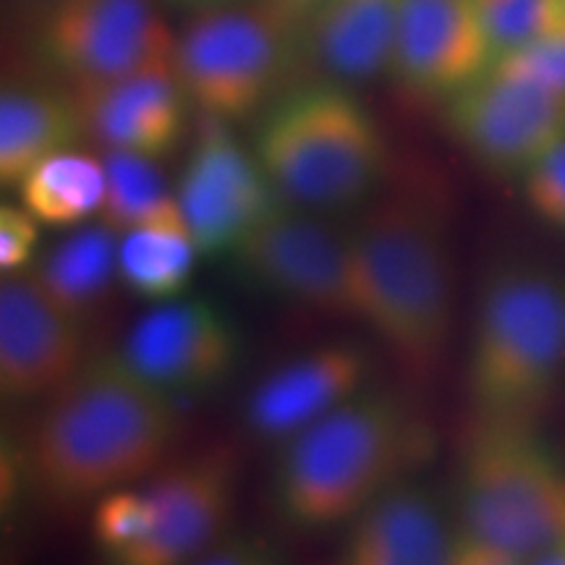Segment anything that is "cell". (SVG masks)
Masks as SVG:
<instances>
[{
  "mask_svg": "<svg viewBox=\"0 0 565 565\" xmlns=\"http://www.w3.org/2000/svg\"><path fill=\"white\" fill-rule=\"evenodd\" d=\"M296 45L299 40L263 0L215 6L196 13L175 38L173 71L204 118L238 124L259 116L280 95Z\"/></svg>",
  "mask_w": 565,
  "mask_h": 565,
  "instance_id": "52a82bcc",
  "label": "cell"
},
{
  "mask_svg": "<svg viewBox=\"0 0 565 565\" xmlns=\"http://www.w3.org/2000/svg\"><path fill=\"white\" fill-rule=\"evenodd\" d=\"M40 225L38 217L21 202L0 207V267L3 273L26 270L34 263Z\"/></svg>",
  "mask_w": 565,
  "mask_h": 565,
  "instance_id": "f1b7e54d",
  "label": "cell"
},
{
  "mask_svg": "<svg viewBox=\"0 0 565 565\" xmlns=\"http://www.w3.org/2000/svg\"><path fill=\"white\" fill-rule=\"evenodd\" d=\"M526 565H565V545L555 547V550H547V553H542V555H536L534 561H529Z\"/></svg>",
  "mask_w": 565,
  "mask_h": 565,
  "instance_id": "836d02e7",
  "label": "cell"
},
{
  "mask_svg": "<svg viewBox=\"0 0 565 565\" xmlns=\"http://www.w3.org/2000/svg\"><path fill=\"white\" fill-rule=\"evenodd\" d=\"M565 377V275L540 263L494 267L466 353L477 419L534 422Z\"/></svg>",
  "mask_w": 565,
  "mask_h": 565,
  "instance_id": "5b68a950",
  "label": "cell"
},
{
  "mask_svg": "<svg viewBox=\"0 0 565 565\" xmlns=\"http://www.w3.org/2000/svg\"><path fill=\"white\" fill-rule=\"evenodd\" d=\"M448 565H526V563L503 553V550L487 545V542H479L475 536L463 534L461 529H458V540Z\"/></svg>",
  "mask_w": 565,
  "mask_h": 565,
  "instance_id": "4dcf8cb0",
  "label": "cell"
},
{
  "mask_svg": "<svg viewBox=\"0 0 565 565\" xmlns=\"http://www.w3.org/2000/svg\"><path fill=\"white\" fill-rule=\"evenodd\" d=\"M105 202L97 221L124 233L139 228H181L189 231L179 194L162 181L154 160L131 152L105 154Z\"/></svg>",
  "mask_w": 565,
  "mask_h": 565,
  "instance_id": "603a6c76",
  "label": "cell"
},
{
  "mask_svg": "<svg viewBox=\"0 0 565 565\" xmlns=\"http://www.w3.org/2000/svg\"><path fill=\"white\" fill-rule=\"evenodd\" d=\"M362 322L406 372H435L454 330V257L443 215L422 196L370 200L349 223Z\"/></svg>",
  "mask_w": 565,
  "mask_h": 565,
  "instance_id": "3957f363",
  "label": "cell"
},
{
  "mask_svg": "<svg viewBox=\"0 0 565 565\" xmlns=\"http://www.w3.org/2000/svg\"><path fill=\"white\" fill-rule=\"evenodd\" d=\"M194 565H280V561L259 536L223 534Z\"/></svg>",
  "mask_w": 565,
  "mask_h": 565,
  "instance_id": "f546056e",
  "label": "cell"
},
{
  "mask_svg": "<svg viewBox=\"0 0 565 565\" xmlns=\"http://www.w3.org/2000/svg\"><path fill=\"white\" fill-rule=\"evenodd\" d=\"M524 194L540 221L565 231V139L524 175Z\"/></svg>",
  "mask_w": 565,
  "mask_h": 565,
  "instance_id": "83f0119b",
  "label": "cell"
},
{
  "mask_svg": "<svg viewBox=\"0 0 565 565\" xmlns=\"http://www.w3.org/2000/svg\"><path fill=\"white\" fill-rule=\"evenodd\" d=\"M429 454V427L404 393L370 385L280 443L273 492L301 529L349 524Z\"/></svg>",
  "mask_w": 565,
  "mask_h": 565,
  "instance_id": "7a4b0ae2",
  "label": "cell"
},
{
  "mask_svg": "<svg viewBox=\"0 0 565 565\" xmlns=\"http://www.w3.org/2000/svg\"><path fill=\"white\" fill-rule=\"evenodd\" d=\"M175 194L204 257H231L282 200L257 154L236 139L231 124L204 116Z\"/></svg>",
  "mask_w": 565,
  "mask_h": 565,
  "instance_id": "8fae6325",
  "label": "cell"
},
{
  "mask_svg": "<svg viewBox=\"0 0 565 565\" xmlns=\"http://www.w3.org/2000/svg\"><path fill=\"white\" fill-rule=\"evenodd\" d=\"M87 324L42 286L32 267L0 282V393L47 398L89 359Z\"/></svg>",
  "mask_w": 565,
  "mask_h": 565,
  "instance_id": "4fadbf2b",
  "label": "cell"
},
{
  "mask_svg": "<svg viewBox=\"0 0 565 565\" xmlns=\"http://www.w3.org/2000/svg\"><path fill=\"white\" fill-rule=\"evenodd\" d=\"M252 150L286 202L312 212L364 207L383 183V129L343 82L282 89L257 116Z\"/></svg>",
  "mask_w": 565,
  "mask_h": 565,
  "instance_id": "277c9868",
  "label": "cell"
},
{
  "mask_svg": "<svg viewBox=\"0 0 565 565\" xmlns=\"http://www.w3.org/2000/svg\"><path fill=\"white\" fill-rule=\"evenodd\" d=\"M492 63L553 30L565 17V0H479Z\"/></svg>",
  "mask_w": 565,
  "mask_h": 565,
  "instance_id": "d4e9b609",
  "label": "cell"
},
{
  "mask_svg": "<svg viewBox=\"0 0 565 565\" xmlns=\"http://www.w3.org/2000/svg\"><path fill=\"white\" fill-rule=\"evenodd\" d=\"M196 257L200 249L189 231L139 228L121 236L118 275L139 299L166 303L186 294Z\"/></svg>",
  "mask_w": 565,
  "mask_h": 565,
  "instance_id": "cb8c5ba5",
  "label": "cell"
},
{
  "mask_svg": "<svg viewBox=\"0 0 565 565\" xmlns=\"http://www.w3.org/2000/svg\"><path fill=\"white\" fill-rule=\"evenodd\" d=\"M238 484V458L225 445L158 471L150 494V529L139 542L108 555V565H194L228 529Z\"/></svg>",
  "mask_w": 565,
  "mask_h": 565,
  "instance_id": "7c38bea8",
  "label": "cell"
},
{
  "mask_svg": "<svg viewBox=\"0 0 565 565\" xmlns=\"http://www.w3.org/2000/svg\"><path fill=\"white\" fill-rule=\"evenodd\" d=\"M118 249L121 236L97 221L71 231L30 267L42 286L89 328L116 280H121Z\"/></svg>",
  "mask_w": 565,
  "mask_h": 565,
  "instance_id": "44dd1931",
  "label": "cell"
},
{
  "mask_svg": "<svg viewBox=\"0 0 565 565\" xmlns=\"http://www.w3.org/2000/svg\"><path fill=\"white\" fill-rule=\"evenodd\" d=\"M492 66L479 0H401L391 76L422 100H448Z\"/></svg>",
  "mask_w": 565,
  "mask_h": 565,
  "instance_id": "9a60e30c",
  "label": "cell"
},
{
  "mask_svg": "<svg viewBox=\"0 0 565 565\" xmlns=\"http://www.w3.org/2000/svg\"><path fill=\"white\" fill-rule=\"evenodd\" d=\"M32 34L42 63L71 89L173 66L175 38L152 0H82Z\"/></svg>",
  "mask_w": 565,
  "mask_h": 565,
  "instance_id": "9c48e42d",
  "label": "cell"
},
{
  "mask_svg": "<svg viewBox=\"0 0 565 565\" xmlns=\"http://www.w3.org/2000/svg\"><path fill=\"white\" fill-rule=\"evenodd\" d=\"M454 515L463 534L534 561L565 545V461L534 422L471 419L458 456Z\"/></svg>",
  "mask_w": 565,
  "mask_h": 565,
  "instance_id": "8992f818",
  "label": "cell"
},
{
  "mask_svg": "<svg viewBox=\"0 0 565 565\" xmlns=\"http://www.w3.org/2000/svg\"><path fill=\"white\" fill-rule=\"evenodd\" d=\"M175 6H183V9H215V6H228V3H238V0H171Z\"/></svg>",
  "mask_w": 565,
  "mask_h": 565,
  "instance_id": "e575fe53",
  "label": "cell"
},
{
  "mask_svg": "<svg viewBox=\"0 0 565 565\" xmlns=\"http://www.w3.org/2000/svg\"><path fill=\"white\" fill-rule=\"evenodd\" d=\"M490 68L505 71V74L532 79L542 87H550L565 95V17L553 30L540 34L534 42L519 47V51L503 55Z\"/></svg>",
  "mask_w": 565,
  "mask_h": 565,
  "instance_id": "4316f807",
  "label": "cell"
},
{
  "mask_svg": "<svg viewBox=\"0 0 565 565\" xmlns=\"http://www.w3.org/2000/svg\"><path fill=\"white\" fill-rule=\"evenodd\" d=\"M152 505L147 490H124L103 494L95 500V515H92V529H95V542L100 553L116 555L121 550L139 542L150 529Z\"/></svg>",
  "mask_w": 565,
  "mask_h": 565,
  "instance_id": "484cf974",
  "label": "cell"
},
{
  "mask_svg": "<svg viewBox=\"0 0 565 565\" xmlns=\"http://www.w3.org/2000/svg\"><path fill=\"white\" fill-rule=\"evenodd\" d=\"M105 160L95 154L66 150L40 162L19 183L21 204L42 225L53 228H76L92 215H100L105 202Z\"/></svg>",
  "mask_w": 565,
  "mask_h": 565,
  "instance_id": "7402d4cb",
  "label": "cell"
},
{
  "mask_svg": "<svg viewBox=\"0 0 565 565\" xmlns=\"http://www.w3.org/2000/svg\"><path fill=\"white\" fill-rule=\"evenodd\" d=\"M445 124L487 171L526 175L565 139V95L490 68L445 100Z\"/></svg>",
  "mask_w": 565,
  "mask_h": 565,
  "instance_id": "30bf717a",
  "label": "cell"
},
{
  "mask_svg": "<svg viewBox=\"0 0 565 565\" xmlns=\"http://www.w3.org/2000/svg\"><path fill=\"white\" fill-rule=\"evenodd\" d=\"M87 137L71 92L42 84H6L0 95V181L19 186L40 162L74 150Z\"/></svg>",
  "mask_w": 565,
  "mask_h": 565,
  "instance_id": "ffe728a7",
  "label": "cell"
},
{
  "mask_svg": "<svg viewBox=\"0 0 565 565\" xmlns=\"http://www.w3.org/2000/svg\"><path fill=\"white\" fill-rule=\"evenodd\" d=\"M263 3L267 6V11H270L296 40H299L303 24L315 17L324 0H263Z\"/></svg>",
  "mask_w": 565,
  "mask_h": 565,
  "instance_id": "1f68e13d",
  "label": "cell"
},
{
  "mask_svg": "<svg viewBox=\"0 0 565 565\" xmlns=\"http://www.w3.org/2000/svg\"><path fill=\"white\" fill-rule=\"evenodd\" d=\"M32 424L30 469L42 494L87 503L150 477L179 433V398L124 351L89 356Z\"/></svg>",
  "mask_w": 565,
  "mask_h": 565,
  "instance_id": "6da1fadb",
  "label": "cell"
},
{
  "mask_svg": "<svg viewBox=\"0 0 565 565\" xmlns=\"http://www.w3.org/2000/svg\"><path fill=\"white\" fill-rule=\"evenodd\" d=\"M121 351L150 383L181 401L228 383L242 359V335L221 307L181 296L154 303Z\"/></svg>",
  "mask_w": 565,
  "mask_h": 565,
  "instance_id": "5bb4252c",
  "label": "cell"
},
{
  "mask_svg": "<svg viewBox=\"0 0 565 565\" xmlns=\"http://www.w3.org/2000/svg\"><path fill=\"white\" fill-rule=\"evenodd\" d=\"M456 540V515L440 494L406 477L345 524L335 565H448Z\"/></svg>",
  "mask_w": 565,
  "mask_h": 565,
  "instance_id": "e0dca14e",
  "label": "cell"
},
{
  "mask_svg": "<svg viewBox=\"0 0 565 565\" xmlns=\"http://www.w3.org/2000/svg\"><path fill=\"white\" fill-rule=\"evenodd\" d=\"M401 0H324L299 45L324 79L366 82L391 71Z\"/></svg>",
  "mask_w": 565,
  "mask_h": 565,
  "instance_id": "d6986e66",
  "label": "cell"
},
{
  "mask_svg": "<svg viewBox=\"0 0 565 565\" xmlns=\"http://www.w3.org/2000/svg\"><path fill=\"white\" fill-rule=\"evenodd\" d=\"M76 3H82V0H9V9L13 19L34 32L42 21H47L55 13L66 11Z\"/></svg>",
  "mask_w": 565,
  "mask_h": 565,
  "instance_id": "d6a6232c",
  "label": "cell"
},
{
  "mask_svg": "<svg viewBox=\"0 0 565 565\" xmlns=\"http://www.w3.org/2000/svg\"><path fill=\"white\" fill-rule=\"evenodd\" d=\"M231 259L265 291L320 315L362 322L349 225L280 200Z\"/></svg>",
  "mask_w": 565,
  "mask_h": 565,
  "instance_id": "ba28073f",
  "label": "cell"
},
{
  "mask_svg": "<svg viewBox=\"0 0 565 565\" xmlns=\"http://www.w3.org/2000/svg\"><path fill=\"white\" fill-rule=\"evenodd\" d=\"M372 372V353L362 343L330 341L307 349L254 385L246 427L263 440H288L370 387Z\"/></svg>",
  "mask_w": 565,
  "mask_h": 565,
  "instance_id": "2e32d148",
  "label": "cell"
},
{
  "mask_svg": "<svg viewBox=\"0 0 565 565\" xmlns=\"http://www.w3.org/2000/svg\"><path fill=\"white\" fill-rule=\"evenodd\" d=\"M84 129L108 152H131L160 160L179 145L186 126L189 97L173 66L139 71L92 87L71 89Z\"/></svg>",
  "mask_w": 565,
  "mask_h": 565,
  "instance_id": "ac0fdd59",
  "label": "cell"
}]
</instances>
